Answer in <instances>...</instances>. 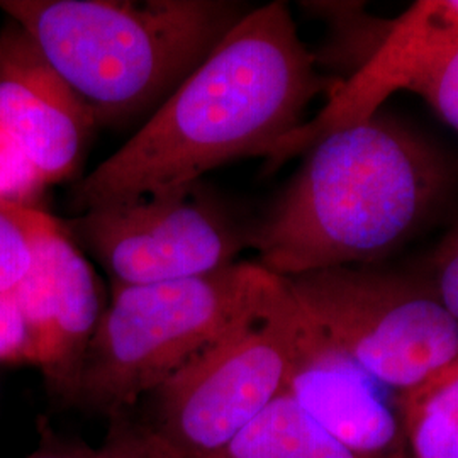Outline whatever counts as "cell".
I'll list each match as a JSON object with an SVG mask.
<instances>
[{
    "instance_id": "1",
    "label": "cell",
    "mask_w": 458,
    "mask_h": 458,
    "mask_svg": "<svg viewBox=\"0 0 458 458\" xmlns=\"http://www.w3.org/2000/svg\"><path fill=\"white\" fill-rule=\"evenodd\" d=\"M285 2L250 9L126 145L73 189L79 211L191 187L221 165L267 157L304 124L323 77Z\"/></svg>"
},
{
    "instance_id": "3",
    "label": "cell",
    "mask_w": 458,
    "mask_h": 458,
    "mask_svg": "<svg viewBox=\"0 0 458 458\" xmlns=\"http://www.w3.org/2000/svg\"><path fill=\"white\" fill-rule=\"evenodd\" d=\"M98 126L155 113L250 13L229 0H0Z\"/></svg>"
},
{
    "instance_id": "13",
    "label": "cell",
    "mask_w": 458,
    "mask_h": 458,
    "mask_svg": "<svg viewBox=\"0 0 458 458\" xmlns=\"http://www.w3.org/2000/svg\"><path fill=\"white\" fill-rule=\"evenodd\" d=\"M401 395L414 458H458V357Z\"/></svg>"
},
{
    "instance_id": "9",
    "label": "cell",
    "mask_w": 458,
    "mask_h": 458,
    "mask_svg": "<svg viewBox=\"0 0 458 458\" xmlns=\"http://www.w3.org/2000/svg\"><path fill=\"white\" fill-rule=\"evenodd\" d=\"M458 45V0H420L389 24L370 56L329 94L311 121L282 138L265 157L276 168L329 132L372 119L395 90L421 81Z\"/></svg>"
},
{
    "instance_id": "11",
    "label": "cell",
    "mask_w": 458,
    "mask_h": 458,
    "mask_svg": "<svg viewBox=\"0 0 458 458\" xmlns=\"http://www.w3.org/2000/svg\"><path fill=\"white\" fill-rule=\"evenodd\" d=\"M360 369L325 344L302 314V333L285 393L346 448L367 458L399 452L403 428Z\"/></svg>"
},
{
    "instance_id": "18",
    "label": "cell",
    "mask_w": 458,
    "mask_h": 458,
    "mask_svg": "<svg viewBox=\"0 0 458 458\" xmlns=\"http://www.w3.org/2000/svg\"><path fill=\"white\" fill-rule=\"evenodd\" d=\"M433 291L443 308L458 323V223L433 255Z\"/></svg>"
},
{
    "instance_id": "6",
    "label": "cell",
    "mask_w": 458,
    "mask_h": 458,
    "mask_svg": "<svg viewBox=\"0 0 458 458\" xmlns=\"http://www.w3.org/2000/svg\"><path fill=\"white\" fill-rule=\"evenodd\" d=\"M282 280L319 338L378 386L410 393L458 357L433 285L352 265Z\"/></svg>"
},
{
    "instance_id": "14",
    "label": "cell",
    "mask_w": 458,
    "mask_h": 458,
    "mask_svg": "<svg viewBox=\"0 0 458 458\" xmlns=\"http://www.w3.org/2000/svg\"><path fill=\"white\" fill-rule=\"evenodd\" d=\"M47 185L22 148L0 128V202L33 208Z\"/></svg>"
},
{
    "instance_id": "4",
    "label": "cell",
    "mask_w": 458,
    "mask_h": 458,
    "mask_svg": "<svg viewBox=\"0 0 458 458\" xmlns=\"http://www.w3.org/2000/svg\"><path fill=\"white\" fill-rule=\"evenodd\" d=\"M282 278L257 263L162 284H115L72 406L119 418L251 323Z\"/></svg>"
},
{
    "instance_id": "10",
    "label": "cell",
    "mask_w": 458,
    "mask_h": 458,
    "mask_svg": "<svg viewBox=\"0 0 458 458\" xmlns=\"http://www.w3.org/2000/svg\"><path fill=\"white\" fill-rule=\"evenodd\" d=\"M0 128L47 183L77 172L98 128L90 106L16 22L0 33Z\"/></svg>"
},
{
    "instance_id": "12",
    "label": "cell",
    "mask_w": 458,
    "mask_h": 458,
    "mask_svg": "<svg viewBox=\"0 0 458 458\" xmlns=\"http://www.w3.org/2000/svg\"><path fill=\"white\" fill-rule=\"evenodd\" d=\"M217 458L367 457L335 440L284 391Z\"/></svg>"
},
{
    "instance_id": "16",
    "label": "cell",
    "mask_w": 458,
    "mask_h": 458,
    "mask_svg": "<svg viewBox=\"0 0 458 458\" xmlns=\"http://www.w3.org/2000/svg\"><path fill=\"white\" fill-rule=\"evenodd\" d=\"M411 90L425 98L458 131V45Z\"/></svg>"
},
{
    "instance_id": "15",
    "label": "cell",
    "mask_w": 458,
    "mask_h": 458,
    "mask_svg": "<svg viewBox=\"0 0 458 458\" xmlns=\"http://www.w3.org/2000/svg\"><path fill=\"white\" fill-rule=\"evenodd\" d=\"M14 204L0 202V293H13L31 267V246L14 216Z\"/></svg>"
},
{
    "instance_id": "17",
    "label": "cell",
    "mask_w": 458,
    "mask_h": 458,
    "mask_svg": "<svg viewBox=\"0 0 458 458\" xmlns=\"http://www.w3.org/2000/svg\"><path fill=\"white\" fill-rule=\"evenodd\" d=\"M34 363L31 329L16 294L0 293V363Z\"/></svg>"
},
{
    "instance_id": "2",
    "label": "cell",
    "mask_w": 458,
    "mask_h": 458,
    "mask_svg": "<svg viewBox=\"0 0 458 458\" xmlns=\"http://www.w3.org/2000/svg\"><path fill=\"white\" fill-rule=\"evenodd\" d=\"M450 182L442 155L374 115L306 151L294 179L248 231V246L277 277L372 262L425 221Z\"/></svg>"
},
{
    "instance_id": "20",
    "label": "cell",
    "mask_w": 458,
    "mask_h": 458,
    "mask_svg": "<svg viewBox=\"0 0 458 458\" xmlns=\"http://www.w3.org/2000/svg\"><path fill=\"white\" fill-rule=\"evenodd\" d=\"M28 458H107L106 450L90 448L83 443L66 442L53 437L48 429H43V440L39 448Z\"/></svg>"
},
{
    "instance_id": "5",
    "label": "cell",
    "mask_w": 458,
    "mask_h": 458,
    "mask_svg": "<svg viewBox=\"0 0 458 458\" xmlns=\"http://www.w3.org/2000/svg\"><path fill=\"white\" fill-rule=\"evenodd\" d=\"M301 333L302 312L282 280L262 314L141 399L140 421L119 418L155 458H217L285 391Z\"/></svg>"
},
{
    "instance_id": "8",
    "label": "cell",
    "mask_w": 458,
    "mask_h": 458,
    "mask_svg": "<svg viewBox=\"0 0 458 458\" xmlns=\"http://www.w3.org/2000/svg\"><path fill=\"white\" fill-rule=\"evenodd\" d=\"M31 246V267L14 289L31 329L34 365L58 401L77 393L87 350L104 314L98 276L65 226L28 206H13Z\"/></svg>"
},
{
    "instance_id": "19",
    "label": "cell",
    "mask_w": 458,
    "mask_h": 458,
    "mask_svg": "<svg viewBox=\"0 0 458 458\" xmlns=\"http://www.w3.org/2000/svg\"><path fill=\"white\" fill-rule=\"evenodd\" d=\"M102 448L107 458H155L123 418L111 420V431Z\"/></svg>"
},
{
    "instance_id": "7",
    "label": "cell",
    "mask_w": 458,
    "mask_h": 458,
    "mask_svg": "<svg viewBox=\"0 0 458 458\" xmlns=\"http://www.w3.org/2000/svg\"><path fill=\"white\" fill-rule=\"evenodd\" d=\"M65 228L123 285L213 274L236 263L250 231L202 182L85 211Z\"/></svg>"
}]
</instances>
